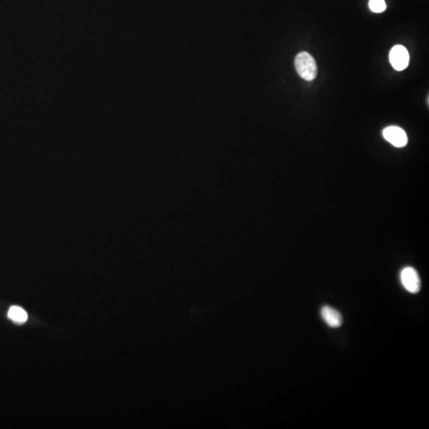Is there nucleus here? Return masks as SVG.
Wrapping results in <instances>:
<instances>
[{
	"instance_id": "nucleus-1",
	"label": "nucleus",
	"mask_w": 429,
	"mask_h": 429,
	"mask_svg": "<svg viewBox=\"0 0 429 429\" xmlns=\"http://www.w3.org/2000/svg\"><path fill=\"white\" fill-rule=\"evenodd\" d=\"M295 67L301 78L305 81H313L317 75L316 61L309 53L301 52L295 58Z\"/></svg>"
},
{
	"instance_id": "nucleus-2",
	"label": "nucleus",
	"mask_w": 429,
	"mask_h": 429,
	"mask_svg": "<svg viewBox=\"0 0 429 429\" xmlns=\"http://www.w3.org/2000/svg\"><path fill=\"white\" fill-rule=\"evenodd\" d=\"M400 278L403 287L410 293H417L420 290V278L416 270L412 267L403 269L400 272Z\"/></svg>"
},
{
	"instance_id": "nucleus-3",
	"label": "nucleus",
	"mask_w": 429,
	"mask_h": 429,
	"mask_svg": "<svg viewBox=\"0 0 429 429\" xmlns=\"http://www.w3.org/2000/svg\"><path fill=\"white\" fill-rule=\"evenodd\" d=\"M389 62L397 71H402L406 69L409 62V54L407 49L400 45L393 46L389 53Z\"/></svg>"
},
{
	"instance_id": "nucleus-4",
	"label": "nucleus",
	"mask_w": 429,
	"mask_h": 429,
	"mask_svg": "<svg viewBox=\"0 0 429 429\" xmlns=\"http://www.w3.org/2000/svg\"><path fill=\"white\" fill-rule=\"evenodd\" d=\"M383 137L389 143L396 147H404L408 143L406 133L400 127L391 126L383 130Z\"/></svg>"
},
{
	"instance_id": "nucleus-5",
	"label": "nucleus",
	"mask_w": 429,
	"mask_h": 429,
	"mask_svg": "<svg viewBox=\"0 0 429 429\" xmlns=\"http://www.w3.org/2000/svg\"><path fill=\"white\" fill-rule=\"evenodd\" d=\"M320 314L326 324L331 328H339L343 324V316L340 314V312L332 307L328 305L323 307L320 311Z\"/></svg>"
},
{
	"instance_id": "nucleus-6",
	"label": "nucleus",
	"mask_w": 429,
	"mask_h": 429,
	"mask_svg": "<svg viewBox=\"0 0 429 429\" xmlns=\"http://www.w3.org/2000/svg\"><path fill=\"white\" fill-rule=\"evenodd\" d=\"M8 316L9 318L12 319L13 321L17 322V323H24L27 320V314L24 309H22L20 307L12 306L9 312H8Z\"/></svg>"
},
{
	"instance_id": "nucleus-7",
	"label": "nucleus",
	"mask_w": 429,
	"mask_h": 429,
	"mask_svg": "<svg viewBox=\"0 0 429 429\" xmlns=\"http://www.w3.org/2000/svg\"><path fill=\"white\" fill-rule=\"evenodd\" d=\"M369 8L374 13H381L386 9L385 0H370Z\"/></svg>"
}]
</instances>
